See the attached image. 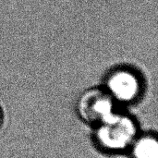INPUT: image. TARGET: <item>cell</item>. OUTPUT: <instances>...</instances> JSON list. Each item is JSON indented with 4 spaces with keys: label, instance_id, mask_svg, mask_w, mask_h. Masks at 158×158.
<instances>
[{
    "label": "cell",
    "instance_id": "6da1fadb",
    "mask_svg": "<svg viewBox=\"0 0 158 158\" xmlns=\"http://www.w3.org/2000/svg\"><path fill=\"white\" fill-rule=\"evenodd\" d=\"M137 131V124L131 116L116 111L95 125L94 138L101 150L120 153L131 147Z\"/></svg>",
    "mask_w": 158,
    "mask_h": 158
},
{
    "label": "cell",
    "instance_id": "7a4b0ae2",
    "mask_svg": "<svg viewBox=\"0 0 158 158\" xmlns=\"http://www.w3.org/2000/svg\"><path fill=\"white\" fill-rule=\"evenodd\" d=\"M104 89L116 103L130 104L141 96L143 80L133 69L118 67L108 72Z\"/></svg>",
    "mask_w": 158,
    "mask_h": 158
},
{
    "label": "cell",
    "instance_id": "3957f363",
    "mask_svg": "<svg viewBox=\"0 0 158 158\" xmlns=\"http://www.w3.org/2000/svg\"><path fill=\"white\" fill-rule=\"evenodd\" d=\"M116 102L105 89L93 88L85 91L77 102L80 118L94 125L116 112Z\"/></svg>",
    "mask_w": 158,
    "mask_h": 158
},
{
    "label": "cell",
    "instance_id": "277c9868",
    "mask_svg": "<svg viewBox=\"0 0 158 158\" xmlns=\"http://www.w3.org/2000/svg\"><path fill=\"white\" fill-rule=\"evenodd\" d=\"M130 149L131 158H158V142L153 134L137 136Z\"/></svg>",
    "mask_w": 158,
    "mask_h": 158
},
{
    "label": "cell",
    "instance_id": "5b68a950",
    "mask_svg": "<svg viewBox=\"0 0 158 158\" xmlns=\"http://www.w3.org/2000/svg\"><path fill=\"white\" fill-rule=\"evenodd\" d=\"M2 123H3V114H2V110L0 108V128L2 126Z\"/></svg>",
    "mask_w": 158,
    "mask_h": 158
}]
</instances>
